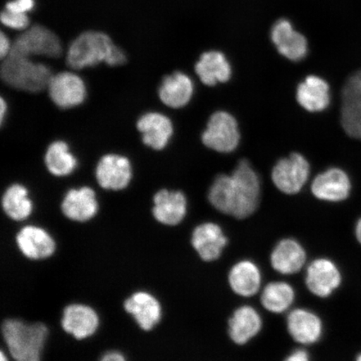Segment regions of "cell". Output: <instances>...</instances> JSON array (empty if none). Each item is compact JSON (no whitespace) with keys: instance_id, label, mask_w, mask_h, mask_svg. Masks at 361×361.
<instances>
[{"instance_id":"cell-1","label":"cell","mask_w":361,"mask_h":361,"mask_svg":"<svg viewBox=\"0 0 361 361\" xmlns=\"http://www.w3.org/2000/svg\"><path fill=\"white\" fill-rule=\"evenodd\" d=\"M261 184L250 162L238 161L231 175L219 174L211 185L207 198L215 209L237 219H245L258 209Z\"/></svg>"},{"instance_id":"cell-2","label":"cell","mask_w":361,"mask_h":361,"mask_svg":"<svg viewBox=\"0 0 361 361\" xmlns=\"http://www.w3.org/2000/svg\"><path fill=\"white\" fill-rule=\"evenodd\" d=\"M2 335L8 352L16 361H40L48 337V328L37 322L27 324L20 319H6Z\"/></svg>"},{"instance_id":"cell-3","label":"cell","mask_w":361,"mask_h":361,"mask_svg":"<svg viewBox=\"0 0 361 361\" xmlns=\"http://www.w3.org/2000/svg\"><path fill=\"white\" fill-rule=\"evenodd\" d=\"M116 42L111 36L101 30L81 31L71 40L66 56V65L71 70L81 71L106 64Z\"/></svg>"},{"instance_id":"cell-4","label":"cell","mask_w":361,"mask_h":361,"mask_svg":"<svg viewBox=\"0 0 361 361\" xmlns=\"http://www.w3.org/2000/svg\"><path fill=\"white\" fill-rule=\"evenodd\" d=\"M1 78L13 89L29 93H39L47 89L52 78L47 65L32 58L11 54L2 61Z\"/></svg>"},{"instance_id":"cell-5","label":"cell","mask_w":361,"mask_h":361,"mask_svg":"<svg viewBox=\"0 0 361 361\" xmlns=\"http://www.w3.org/2000/svg\"><path fill=\"white\" fill-rule=\"evenodd\" d=\"M63 53L64 47L60 36L47 25L36 23L13 40L11 54L32 59H59Z\"/></svg>"},{"instance_id":"cell-6","label":"cell","mask_w":361,"mask_h":361,"mask_svg":"<svg viewBox=\"0 0 361 361\" xmlns=\"http://www.w3.org/2000/svg\"><path fill=\"white\" fill-rule=\"evenodd\" d=\"M204 146L220 153L232 152L240 142L237 120L227 111L214 112L202 135Z\"/></svg>"},{"instance_id":"cell-7","label":"cell","mask_w":361,"mask_h":361,"mask_svg":"<svg viewBox=\"0 0 361 361\" xmlns=\"http://www.w3.org/2000/svg\"><path fill=\"white\" fill-rule=\"evenodd\" d=\"M310 166L306 158L300 153L278 161L272 170V180L279 191L293 195L302 190L309 179Z\"/></svg>"},{"instance_id":"cell-8","label":"cell","mask_w":361,"mask_h":361,"mask_svg":"<svg viewBox=\"0 0 361 361\" xmlns=\"http://www.w3.org/2000/svg\"><path fill=\"white\" fill-rule=\"evenodd\" d=\"M47 90L52 102L61 109L79 106L87 97V85L84 80L73 71H66L53 74Z\"/></svg>"},{"instance_id":"cell-9","label":"cell","mask_w":361,"mask_h":361,"mask_svg":"<svg viewBox=\"0 0 361 361\" xmlns=\"http://www.w3.org/2000/svg\"><path fill=\"white\" fill-rule=\"evenodd\" d=\"M341 97L342 128L350 137L361 141V70L346 80Z\"/></svg>"},{"instance_id":"cell-10","label":"cell","mask_w":361,"mask_h":361,"mask_svg":"<svg viewBox=\"0 0 361 361\" xmlns=\"http://www.w3.org/2000/svg\"><path fill=\"white\" fill-rule=\"evenodd\" d=\"M96 178L100 186L108 191H121L128 188L133 179L132 164L128 157L106 154L98 161Z\"/></svg>"},{"instance_id":"cell-11","label":"cell","mask_w":361,"mask_h":361,"mask_svg":"<svg viewBox=\"0 0 361 361\" xmlns=\"http://www.w3.org/2000/svg\"><path fill=\"white\" fill-rule=\"evenodd\" d=\"M342 283V274L338 266L329 259H315L306 270L305 284L314 295L328 298Z\"/></svg>"},{"instance_id":"cell-12","label":"cell","mask_w":361,"mask_h":361,"mask_svg":"<svg viewBox=\"0 0 361 361\" xmlns=\"http://www.w3.org/2000/svg\"><path fill=\"white\" fill-rule=\"evenodd\" d=\"M351 183L348 174L341 169L332 168L316 176L311 192L319 200L342 202L349 197Z\"/></svg>"},{"instance_id":"cell-13","label":"cell","mask_w":361,"mask_h":361,"mask_svg":"<svg viewBox=\"0 0 361 361\" xmlns=\"http://www.w3.org/2000/svg\"><path fill=\"white\" fill-rule=\"evenodd\" d=\"M142 142L155 151H161L168 146L174 128L169 117L159 112H147L137 123Z\"/></svg>"},{"instance_id":"cell-14","label":"cell","mask_w":361,"mask_h":361,"mask_svg":"<svg viewBox=\"0 0 361 361\" xmlns=\"http://www.w3.org/2000/svg\"><path fill=\"white\" fill-rule=\"evenodd\" d=\"M228 242L222 228L211 222L197 226L191 238L192 247L205 262L219 259Z\"/></svg>"},{"instance_id":"cell-15","label":"cell","mask_w":361,"mask_h":361,"mask_svg":"<svg viewBox=\"0 0 361 361\" xmlns=\"http://www.w3.org/2000/svg\"><path fill=\"white\" fill-rule=\"evenodd\" d=\"M271 39L281 55L292 61L303 60L308 53L305 36L293 29L288 20H279L271 30Z\"/></svg>"},{"instance_id":"cell-16","label":"cell","mask_w":361,"mask_h":361,"mask_svg":"<svg viewBox=\"0 0 361 361\" xmlns=\"http://www.w3.org/2000/svg\"><path fill=\"white\" fill-rule=\"evenodd\" d=\"M152 214L158 223L176 226L183 222L188 212V200L180 191L161 189L153 197Z\"/></svg>"},{"instance_id":"cell-17","label":"cell","mask_w":361,"mask_h":361,"mask_svg":"<svg viewBox=\"0 0 361 361\" xmlns=\"http://www.w3.org/2000/svg\"><path fill=\"white\" fill-rule=\"evenodd\" d=\"M16 243L26 258L42 260L49 258L56 251L54 238L42 228L26 226L17 233Z\"/></svg>"},{"instance_id":"cell-18","label":"cell","mask_w":361,"mask_h":361,"mask_svg":"<svg viewBox=\"0 0 361 361\" xmlns=\"http://www.w3.org/2000/svg\"><path fill=\"white\" fill-rule=\"evenodd\" d=\"M100 324V319L92 307L73 304L68 305L63 312V329L78 340H84L94 335Z\"/></svg>"},{"instance_id":"cell-19","label":"cell","mask_w":361,"mask_h":361,"mask_svg":"<svg viewBox=\"0 0 361 361\" xmlns=\"http://www.w3.org/2000/svg\"><path fill=\"white\" fill-rule=\"evenodd\" d=\"M99 205L92 188L71 189L63 198L61 211L68 219L84 223L97 215Z\"/></svg>"},{"instance_id":"cell-20","label":"cell","mask_w":361,"mask_h":361,"mask_svg":"<svg viewBox=\"0 0 361 361\" xmlns=\"http://www.w3.org/2000/svg\"><path fill=\"white\" fill-rule=\"evenodd\" d=\"M287 328L293 340L304 345L318 342L323 333L322 319L317 314L305 309L293 310L288 314Z\"/></svg>"},{"instance_id":"cell-21","label":"cell","mask_w":361,"mask_h":361,"mask_svg":"<svg viewBox=\"0 0 361 361\" xmlns=\"http://www.w3.org/2000/svg\"><path fill=\"white\" fill-rule=\"evenodd\" d=\"M193 93L192 79L182 71H175L164 76L158 89L161 102L173 109L186 106L190 102Z\"/></svg>"},{"instance_id":"cell-22","label":"cell","mask_w":361,"mask_h":361,"mask_svg":"<svg viewBox=\"0 0 361 361\" xmlns=\"http://www.w3.org/2000/svg\"><path fill=\"white\" fill-rule=\"evenodd\" d=\"M124 309L144 331H152L161 319L160 302L147 292L133 293L124 302Z\"/></svg>"},{"instance_id":"cell-23","label":"cell","mask_w":361,"mask_h":361,"mask_svg":"<svg viewBox=\"0 0 361 361\" xmlns=\"http://www.w3.org/2000/svg\"><path fill=\"white\" fill-rule=\"evenodd\" d=\"M306 259L305 248L299 242L292 238L279 241L270 255L272 268L284 275L299 273L303 269Z\"/></svg>"},{"instance_id":"cell-24","label":"cell","mask_w":361,"mask_h":361,"mask_svg":"<svg viewBox=\"0 0 361 361\" xmlns=\"http://www.w3.org/2000/svg\"><path fill=\"white\" fill-rule=\"evenodd\" d=\"M263 322L254 307L243 305L228 320V335L238 345H246L260 332Z\"/></svg>"},{"instance_id":"cell-25","label":"cell","mask_w":361,"mask_h":361,"mask_svg":"<svg viewBox=\"0 0 361 361\" xmlns=\"http://www.w3.org/2000/svg\"><path fill=\"white\" fill-rule=\"evenodd\" d=\"M298 103L310 112H320L327 109L331 103L329 85L317 75H309L298 85Z\"/></svg>"},{"instance_id":"cell-26","label":"cell","mask_w":361,"mask_h":361,"mask_svg":"<svg viewBox=\"0 0 361 361\" xmlns=\"http://www.w3.org/2000/svg\"><path fill=\"white\" fill-rule=\"evenodd\" d=\"M261 283L260 269L250 260L239 261L229 271V286L239 296H255L260 290Z\"/></svg>"},{"instance_id":"cell-27","label":"cell","mask_w":361,"mask_h":361,"mask_svg":"<svg viewBox=\"0 0 361 361\" xmlns=\"http://www.w3.org/2000/svg\"><path fill=\"white\" fill-rule=\"evenodd\" d=\"M195 71L202 82L209 87L228 82L232 76L228 59L222 52L216 51L203 53L196 63Z\"/></svg>"},{"instance_id":"cell-28","label":"cell","mask_w":361,"mask_h":361,"mask_svg":"<svg viewBox=\"0 0 361 361\" xmlns=\"http://www.w3.org/2000/svg\"><path fill=\"white\" fill-rule=\"evenodd\" d=\"M44 164L49 173L62 178L71 175L78 166V159L66 142H54L44 154Z\"/></svg>"},{"instance_id":"cell-29","label":"cell","mask_w":361,"mask_h":361,"mask_svg":"<svg viewBox=\"0 0 361 361\" xmlns=\"http://www.w3.org/2000/svg\"><path fill=\"white\" fill-rule=\"evenodd\" d=\"M4 213L13 221L25 220L32 214L33 202L29 191L21 184H13L4 192L2 197Z\"/></svg>"},{"instance_id":"cell-30","label":"cell","mask_w":361,"mask_h":361,"mask_svg":"<svg viewBox=\"0 0 361 361\" xmlns=\"http://www.w3.org/2000/svg\"><path fill=\"white\" fill-rule=\"evenodd\" d=\"M295 292L286 282H271L261 293V304L273 314H282L290 309L295 302Z\"/></svg>"},{"instance_id":"cell-31","label":"cell","mask_w":361,"mask_h":361,"mask_svg":"<svg viewBox=\"0 0 361 361\" xmlns=\"http://www.w3.org/2000/svg\"><path fill=\"white\" fill-rule=\"evenodd\" d=\"M0 22L4 28L23 32L26 30L31 24L30 15L27 13H16L8 11L3 8L0 13Z\"/></svg>"},{"instance_id":"cell-32","label":"cell","mask_w":361,"mask_h":361,"mask_svg":"<svg viewBox=\"0 0 361 361\" xmlns=\"http://www.w3.org/2000/svg\"><path fill=\"white\" fill-rule=\"evenodd\" d=\"M36 8V0H8L3 8L8 11L27 13L34 12Z\"/></svg>"},{"instance_id":"cell-33","label":"cell","mask_w":361,"mask_h":361,"mask_svg":"<svg viewBox=\"0 0 361 361\" xmlns=\"http://www.w3.org/2000/svg\"><path fill=\"white\" fill-rule=\"evenodd\" d=\"M13 44V42L8 37V35L1 30L0 32V59H1V61L11 55Z\"/></svg>"},{"instance_id":"cell-34","label":"cell","mask_w":361,"mask_h":361,"mask_svg":"<svg viewBox=\"0 0 361 361\" xmlns=\"http://www.w3.org/2000/svg\"><path fill=\"white\" fill-rule=\"evenodd\" d=\"M284 361H310L308 352L305 350L293 351Z\"/></svg>"},{"instance_id":"cell-35","label":"cell","mask_w":361,"mask_h":361,"mask_svg":"<svg viewBox=\"0 0 361 361\" xmlns=\"http://www.w3.org/2000/svg\"><path fill=\"white\" fill-rule=\"evenodd\" d=\"M101 361H126L123 355L116 351L108 352L103 356Z\"/></svg>"},{"instance_id":"cell-36","label":"cell","mask_w":361,"mask_h":361,"mask_svg":"<svg viewBox=\"0 0 361 361\" xmlns=\"http://www.w3.org/2000/svg\"><path fill=\"white\" fill-rule=\"evenodd\" d=\"M7 113L8 104L4 98H1V101H0V121H1V125H3L4 121H6Z\"/></svg>"},{"instance_id":"cell-37","label":"cell","mask_w":361,"mask_h":361,"mask_svg":"<svg viewBox=\"0 0 361 361\" xmlns=\"http://www.w3.org/2000/svg\"><path fill=\"white\" fill-rule=\"evenodd\" d=\"M355 237L361 245V219L358 220L355 226Z\"/></svg>"},{"instance_id":"cell-38","label":"cell","mask_w":361,"mask_h":361,"mask_svg":"<svg viewBox=\"0 0 361 361\" xmlns=\"http://www.w3.org/2000/svg\"><path fill=\"white\" fill-rule=\"evenodd\" d=\"M0 361H8L7 356L4 353V351H1V353H0Z\"/></svg>"},{"instance_id":"cell-39","label":"cell","mask_w":361,"mask_h":361,"mask_svg":"<svg viewBox=\"0 0 361 361\" xmlns=\"http://www.w3.org/2000/svg\"><path fill=\"white\" fill-rule=\"evenodd\" d=\"M355 361H361V354H360L357 357H356Z\"/></svg>"}]
</instances>
